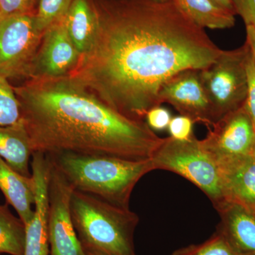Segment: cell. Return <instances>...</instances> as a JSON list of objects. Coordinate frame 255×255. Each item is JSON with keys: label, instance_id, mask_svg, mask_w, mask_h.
<instances>
[{"label": "cell", "instance_id": "cell-1", "mask_svg": "<svg viewBox=\"0 0 255 255\" xmlns=\"http://www.w3.org/2000/svg\"><path fill=\"white\" fill-rule=\"evenodd\" d=\"M93 44L68 76L126 117L143 120L176 74L202 70L223 50L174 1L92 0Z\"/></svg>", "mask_w": 255, "mask_h": 255}, {"label": "cell", "instance_id": "cell-2", "mask_svg": "<svg viewBox=\"0 0 255 255\" xmlns=\"http://www.w3.org/2000/svg\"><path fill=\"white\" fill-rule=\"evenodd\" d=\"M33 152L150 159L162 138L143 120L126 117L70 76L14 87Z\"/></svg>", "mask_w": 255, "mask_h": 255}, {"label": "cell", "instance_id": "cell-3", "mask_svg": "<svg viewBox=\"0 0 255 255\" xmlns=\"http://www.w3.org/2000/svg\"><path fill=\"white\" fill-rule=\"evenodd\" d=\"M74 190L130 209L132 191L145 174L155 170L152 159H128L73 152L45 154Z\"/></svg>", "mask_w": 255, "mask_h": 255}, {"label": "cell", "instance_id": "cell-4", "mask_svg": "<svg viewBox=\"0 0 255 255\" xmlns=\"http://www.w3.org/2000/svg\"><path fill=\"white\" fill-rule=\"evenodd\" d=\"M70 212L83 249L99 250L112 255H135L133 234L139 218L130 209L73 189Z\"/></svg>", "mask_w": 255, "mask_h": 255}, {"label": "cell", "instance_id": "cell-5", "mask_svg": "<svg viewBox=\"0 0 255 255\" xmlns=\"http://www.w3.org/2000/svg\"><path fill=\"white\" fill-rule=\"evenodd\" d=\"M151 159L155 170L179 174L199 188L215 209L226 201L219 164L194 135L187 140L162 138Z\"/></svg>", "mask_w": 255, "mask_h": 255}, {"label": "cell", "instance_id": "cell-6", "mask_svg": "<svg viewBox=\"0 0 255 255\" xmlns=\"http://www.w3.org/2000/svg\"><path fill=\"white\" fill-rule=\"evenodd\" d=\"M248 45L222 53L207 68L199 70L201 83L209 99L214 124L241 108L248 95Z\"/></svg>", "mask_w": 255, "mask_h": 255}, {"label": "cell", "instance_id": "cell-7", "mask_svg": "<svg viewBox=\"0 0 255 255\" xmlns=\"http://www.w3.org/2000/svg\"><path fill=\"white\" fill-rule=\"evenodd\" d=\"M35 12L0 20V75L8 80L26 78L39 47L43 32L37 27Z\"/></svg>", "mask_w": 255, "mask_h": 255}, {"label": "cell", "instance_id": "cell-8", "mask_svg": "<svg viewBox=\"0 0 255 255\" xmlns=\"http://www.w3.org/2000/svg\"><path fill=\"white\" fill-rule=\"evenodd\" d=\"M73 191L68 181L50 162L48 184L50 255H86L72 220L70 199Z\"/></svg>", "mask_w": 255, "mask_h": 255}, {"label": "cell", "instance_id": "cell-9", "mask_svg": "<svg viewBox=\"0 0 255 255\" xmlns=\"http://www.w3.org/2000/svg\"><path fill=\"white\" fill-rule=\"evenodd\" d=\"M80 57L69 36L64 17L43 32L26 80L68 76L78 65Z\"/></svg>", "mask_w": 255, "mask_h": 255}, {"label": "cell", "instance_id": "cell-10", "mask_svg": "<svg viewBox=\"0 0 255 255\" xmlns=\"http://www.w3.org/2000/svg\"><path fill=\"white\" fill-rule=\"evenodd\" d=\"M201 142L217 162L254 155L255 127L245 106L217 121Z\"/></svg>", "mask_w": 255, "mask_h": 255}, {"label": "cell", "instance_id": "cell-11", "mask_svg": "<svg viewBox=\"0 0 255 255\" xmlns=\"http://www.w3.org/2000/svg\"><path fill=\"white\" fill-rule=\"evenodd\" d=\"M160 105L167 103L194 123L210 128L214 124L212 110L201 83L199 70H186L176 74L161 87Z\"/></svg>", "mask_w": 255, "mask_h": 255}, {"label": "cell", "instance_id": "cell-12", "mask_svg": "<svg viewBox=\"0 0 255 255\" xmlns=\"http://www.w3.org/2000/svg\"><path fill=\"white\" fill-rule=\"evenodd\" d=\"M31 167L36 185L35 210L31 221L25 225L23 255H50L48 222L49 159L43 152H34Z\"/></svg>", "mask_w": 255, "mask_h": 255}, {"label": "cell", "instance_id": "cell-13", "mask_svg": "<svg viewBox=\"0 0 255 255\" xmlns=\"http://www.w3.org/2000/svg\"><path fill=\"white\" fill-rule=\"evenodd\" d=\"M221 221L217 231L237 255H255V211L226 201L216 208Z\"/></svg>", "mask_w": 255, "mask_h": 255}, {"label": "cell", "instance_id": "cell-14", "mask_svg": "<svg viewBox=\"0 0 255 255\" xmlns=\"http://www.w3.org/2000/svg\"><path fill=\"white\" fill-rule=\"evenodd\" d=\"M222 175L226 200L255 211V155L218 162Z\"/></svg>", "mask_w": 255, "mask_h": 255}, {"label": "cell", "instance_id": "cell-15", "mask_svg": "<svg viewBox=\"0 0 255 255\" xmlns=\"http://www.w3.org/2000/svg\"><path fill=\"white\" fill-rule=\"evenodd\" d=\"M0 190L6 203L12 206L24 225L33 218L36 185L34 179L18 173L0 157Z\"/></svg>", "mask_w": 255, "mask_h": 255}, {"label": "cell", "instance_id": "cell-16", "mask_svg": "<svg viewBox=\"0 0 255 255\" xmlns=\"http://www.w3.org/2000/svg\"><path fill=\"white\" fill-rule=\"evenodd\" d=\"M33 154L31 140L22 119L12 125L0 126V157L18 173L31 177L30 158Z\"/></svg>", "mask_w": 255, "mask_h": 255}, {"label": "cell", "instance_id": "cell-17", "mask_svg": "<svg viewBox=\"0 0 255 255\" xmlns=\"http://www.w3.org/2000/svg\"><path fill=\"white\" fill-rule=\"evenodd\" d=\"M67 31L80 55L91 48L97 35V14L92 0H73L65 16Z\"/></svg>", "mask_w": 255, "mask_h": 255}, {"label": "cell", "instance_id": "cell-18", "mask_svg": "<svg viewBox=\"0 0 255 255\" xmlns=\"http://www.w3.org/2000/svg\"><path fill=\"white\" fill-rule=\"evenodd\" d=\"M196 26L204 29H224L234 26L235 14L211 0H174Z\"/></svg>", "mask_w": 255, "mask_h": 255}, {"label": "cell", "instance_id": "cell-19", "mask_svg": "<svg viewBox=\"0 0 255 255\" xmlns=\"http://www.w3.org/2000/svg\"><path fill=\"white\" fill-rule=\"evenodd\" d=\"M25 225L13 215L9 204L0 205V253L23 255Z\"/></svg>", "mask_w": 255, "mask_h": 255}, {"label": "cell", "instance_id": "cell-20", "mask_svg": "<svg viewBox=\"0 0 255 255\" xmlns=\"http://www.w3.org/2000/svg\"><path fill=\"white\" fill-rule=\"evenodd\" d=\"M73 0H38L35 18L37 27L44 32L53 23L65 17Z\"/></svg>", "mask_w": 255, "mask_h": 255}, {"label": "cell", "instance_id": "cell-21", "mask_svg": "<svg viewBox=\"0 0 255 255\" xmlns=\"http://www.w3.org/2000/svg\"><path fill=\"white\" fill-rule=\"evenodd\" d=\"M20 105L14 87L9 80L0 75V126L6 127L21 120Z\"/></svg>", "mask_w": 255, "mask_h": 255}, {"label": "cell", "instance_id": "cell-22", "mask_svg": "<svg viewBox=\"0 0 255 255\" xmlns=\"http://www.w3.org/2000/svg\"><path fill=\"white\" fill-rule=\"evenodd\" d=\"M171 255H237L222 235L216 232L199 245H191L174 252Z\"/></svg>", "mask_w": 255, "mask_h": 255}, {"label": "cell", "instance_id": "cell-23", "mask_svg": "<svg viewBox=\"0 0 255 255\" xmlns=\"http://www.w3.org/2000/svg\"><path fill=\"white\" fill-rule=\"evenodd\" d=\"M36 0H0V20L36 11Z\"/></svg>", "mask_w": 255, "mask_h": 255}, {"label": "cell", "instance_id": "cell-24", "mask_svg": "<svg viewBox=\"0 0 255 255\" xmlns=\"http://www.w3.org/2000/svg\"><path fill=\"white\" fill-rule=\"evenodd\" d=\"M194 122L185 116H179L171 119L168 128L170 136L179 140H187L193 136Z\"/></svg>", "mask_w": 255, "mask_h": 255}, {"label": "cell", "instance_id": "cell-25", "mask_svg": "<svg viewBox=\"0 0 255 255\" xmlns=\"http://www.w3.org/2000/svg\"><path fill=\"white\" fill-rule=\"evenodd\" d=\"M247 74H248V95L245 107L253 121L255 130V66L249 52L247 60Z\"/></svg>", "mask_w": 255, "mask_h": 255}, {"label": "cell", "instance_id": "cell-26", "mask_svg": "<svg viewBox=\"0 0 255 255\" xmlns=\"http://www.w3.org/2000/svg\"><path fill=\"white\" fill-rule=\"evenodd\" d=\"M145 118L146 123L152 130H164L168 128L172 116L168 110L157 106L147 112Z\"/></svg>", "mask_w": 255, "mask_h": 255}, {"label": "cell", "instance_id": "cell-27", "mask_svg": "<svg viewBox=\"0 0 255 255\" xmlns=\"http://www.w3.org/2000/svg\"><path fill=\"white\" fill-rule=\"evenodd\" d=\"M236 14L244 20L246 26L255 29V0H232Z\"/></svg>", "mask_w": 255, "mask_h": 255}, {"label": "cell", "instance_id": "cell-28", "mask_svg": "<svg viewBox=\"0 0 255 255\" xmlns=\"http://www.w3.org/2000/svg\"><path fill=\"white\" fill-rule=\"evenodd\" d=\"M246 44L249 48L253 63L255 66V29L251 26H246Z\"/></svg>", "mask_w": 255, "mask_h": 255}, {"label": "cell", "instance_id": "cell-29", "mask_svg": "<svg viewBox=\"0 0 255 255\" xmlns=\"http://www.w3.org/2000/svg\"><path fill=\"white\" fill-rule=\"evenodd\" d=\"M211 1H214L216 4L219 5L221 7L229 10V11H232L235 14H236L234 7H233L232 0H211Z\"/></svg>", "mask_w": 255, "mask_h": 255}, {"label": "cell", "instance_id": "cell-30", "mask_svg": "<svg viewBox=\"0 0 255 255\" xmlns=\"http://www.w3.org/2000/svg\"><path fill=\"white\" fill-rule=\"evenodd\" d=\"M86 255H112L105 252L95 249H84Z\"/></svg>", "mask_w": 255, "mask_h": 255}, {"label": "cell", "instance_id": "cell-31", "mask_svg": "<svg viewBox=\"0 0 255 255\" xmlns=\"http://www.w3.org/2000/svg\"><path fill=\"white\" fill-rule=\"evenodd\" d=\"M151 1H156V2L165 3L173 1L174 0H151Z\"/></svg>", "mask_w": 255, "mask_h": 255}, {"label": "cell", "instance_id": "cell-32", "mask_svg": "<svg viewBox=\"0 0 255 255\" xmlns=\"http://www.w3.org/2000/svg\"></svg>", "mask_w": 255, "mask_h": 255}, {"label": "cell", "instance_id": "cell-33", "mask_svg": "<svg viewBox=\"0 0 255 255\" xmlns=\"http://www.w3.org/2000/svg\"><path fill=\"white\" fill-rule=\"evenodd\" d=\"M37 1H38V0H36Z\"/></svg>", "mask_w": 255, "mask_h": 255}]
</instances>
